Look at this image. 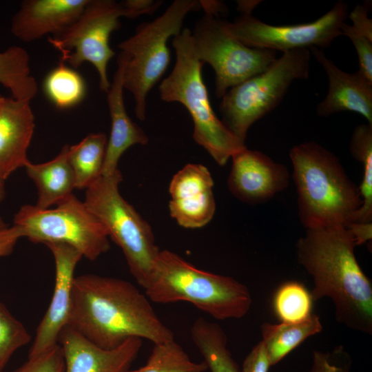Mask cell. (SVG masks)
Wrapping results in <instances>:
<instances>
[{
  "instance_id": "obj_42",
  "label": "cell",
  "mask_w": 372,
  "mask_h": 372,
  "mask_svg": "<svg viewBox=\"0 0 372 372\" xmlns=\"http://www.w3.org/2000/svg\"><path fill=\"white\" fill-rule=\"evenodd\" d=\"M9 227V225L5 222L3 218L0 216V229Z\"/></svg>"
},
{
  "instance_id": "obj_30",
  "label": "cell",
  "mask_w": 372,
  "mask_h": 372,
  "mask_svg": "<svg viewBox=\"0 0 372 372\" xmlns=\"http://www.w3.org/2000/svg\"><path fill=\"white\" fill-rule=\"evenodd\" d=\"M30 340L24 325L0 302V372H3L14 353Z\"/></svg>"
},
{
  "instance_id": "obj_3",
  "label": "cell",
  "mask_w": 372,
  "mask_h": 372,
  "mask_svg": "<svg viewBox=\"0 0 372 372\" xmlns=\"http://www.w3.org/2000/svg\"><path fill=\"white\" fill-rule=\"evenodd\" d=\"M300 220L306 229L347 227L362 205L357 186L338 158L314 141L289 151Z\"/></svg>"
},
{
  "instance_id": "obj_13",
  "label": "cell",
  "mask_w": 372,
  "mask_h": 372,
  "mask_svg": "<svg viewBox=\"0 0 372 372\" xmlns=\"http://www.w3.org/2000/svg\"><path fill=\"white\" fill-rule=\"evenodd\" d=\"M55 263V282L50 305L41 320L28 358L36 357L58 344L59 335L67 326L72 302L75 268L83 258L72 246L59 242L45 245Z\"/></svg>"
},
{
  "instance_id": "obj_38",
  "label": "cell",
  "mask_w": 372,
  "mask_h": 372,
  "mask_svg": "<svg viewBox=\"0 0 372 372\" xmlns=\"http://www.w3.org/2000/svg\"><path fill=\"white\" fill-rule=\"evenodd\" d=\"M353 233L357 246L361 245L372 238V223H353L347 227Z\"/></svg>"
},
{
  "instance_id": "obj_23",
  "label": "cell",
  "mask_w": 372,
  "mask_h": 372,
  "mask_svg": "<svg viewBox=\"0 0 372 372\" xmlns=\"http://www.w3.org/2000/svg\"><path fill=\"white\" fill-rule=\"evenodd\" d=\"M190 333L210 372H242L227 347L224 330L217 323L198 318Z\"/></svg>"
},
{
  "instance_id": "obj_10",
  "label": "cell",
  "mask_w": 372,
  "mask_h": 372,
  "mask_svg": "<svg viewBox=\"0 0 372 372\" xmlns=\"http://www.w3.org/2000/svg\"><path fill=\"white\" fill-rule=\"evenodd\" d=\"M194 49L215 72V94L222 98L231 87L267 70L277 59L275 51L253 48L233 36L226 20L205 14L191 30Z\"/></svg>"
},
{
  "instance_id": "obj_16",
  "label": "cell",
  "mask_w": 372,
  "mask_h": 372,
  "mask_svg": "<svg viewBox=\"0 0 372 372\" xmlns=\"http://www.w3.org/2000/svg\"><path fill=\"white\" fill-rule=\"evenodd\" d=\"M58 342L61 347L64 372H127L142 347L139 338H131L112 349L101 348L65 326Z\"/></svg>"
},
{
  "instance_id": "obj_4",
  "label": "cell",
  "mask_w": 372,
  "mask_h": 372,
  "mask_svg": "<svg viewBox=\"0 0 372 372\" xmlns=\"http://www.w3.org/2000/svg\"><path fill=\"white\" fill-rule=\"evenodd\" d=\"M144 289L153 302L185 301L220 320L244 317L252 304L245 285L200 269L169 250H160Z\"/></svg>"
},
{
  "instance_id": "obj_22",
  "label": "cell",
  "mask_w": 372,
  "mask_h": 372,
  "mask_svg": "<svg viewBox=\"0 0 372 372\" xmlns=\"http://www.w3.org/2000/svg\"><path fill=\"white\" fill-rule=\"evenodd\" d=\"M261 340L271 366L277 364L285 356L308 338L322 329L320 318L312 314L307 320L297 323L271 324L261 325Z\"/></svg>"
},
{
  "instance_id": "obj_7",
  "label": "cell",
  "mask_w": 372,
  "mask_h": 372,
  "mask_svg": "<svg viewBox=\"0 0 372 372\" xmlns=\"http://www.w3.org/2000/svg\"><path fill=\"white\" fill-rule=\"evenodd\" d=\"M122 180L119 169L101 176L85 189L83 202L121 249L130 273L145 288L160 249L150 225L121 195Z\"/></svg>"
},
{
  "instance_id": "obj_27",
  "label": "cell",
  "mask_w": 372,
  "mask_h": 372,
  "mask_svg": "<svg viewBox=\"0 0 372 372\" xmlns=\"http://www.w3.org/2000/svg\"><path fill=\"white\" fill-rule=\"evenodd\" d=\"M43 90L48 98L59 109L79 103L85 97L86 85L81 75L62 61L45 76Z\"/></svg>"
},
{
  "instance_id": "obj_36",
  "label": "cell",
  "mask_w": 372,
  "mask_h": 372,
  "mask_svg": "<svg viewBox=\"0 0 372 372\" xmlns=\"http://www.w3.org/2000/svg\"><path fill=\"white\" fill-rule=\"evenodd\" d=\"M353 24L352 27L358 33L372 41V20L368 17V8L357 5L348 14Z\"/></svg>"
},
{
  "instance_id": "obj_31",
  "label": "cell",
  "mask_w": 372,
  "mask_h": 372,
  "mask_svg": "<svg viewBox=\"0 0 372 372\" xmlns=\"http://www.w3.org/2000/svg\"><path fill=\"white\" fill-rule=\"evenodd\" d=\"M351 366L350 357L340 346L330 352L314 351L309 372H349Z\"/></svg>"
},
{
  "instance_id": "obj_14",
  "label": "cell",
  "mask_w": 372,
  "mask_h": 372,
  "mask_svg": "<svg viewBox=\"0 0 372 372\" xmlns=\"http://www.w3.org/2000/svg\"><path fill=\"white\" fill-rule=\"evenodd\" d=\"M231 159L228 188L243 203H265L289 185L287 168L260 151L246 147L234 154Z\"/></svg>"
},
{
  "instance_id": "obj_24",
  "label": "cell",
  "mask_w": 372,
  "mask_h": 372,
  "mask_svg": "<svg viewBox=\"0 0 372 372\" xmlns=\"http://www.w3.org/2000/svg\"><path fill=\"white\" fill-rule=\"evenodd\" d=\"M107 136L103 132L88 134L79 143L68 148V161L72 167L75 189H87L101 176Z\"/></svg>"
},
{
  "instance_id": "obj_6",
  "label": "cell",
  "mask_w": 372,
  "mask_h": 372,
  "mask_svg": "<svg viewBox=\"0 0 372 372\" xmlns=\"http://www.w3.org/2000/svg\"><path fill=\"white\" fill-rule=\"evenodd\" d=\"M200 8L199 1L175 0L161 15L141 23L133 35L118 44L123 88L133 95L138 120L145 119L147 94L170 62L168 40L181 32L187 14Z\"/></svg>"
},
{
  "instance_id": "obj_9",
  "label": "cell",
  "mask_w": 372,
  "mask_h": 372,
  "mask_svg": "<svg viewBox=\"0 0 372 372\" xmlns=\"http://www.w3.org/2000/svg\"><path fill=\"white\" fill-rule=\"evenodd\" d=\"M13 225L32 242L65 243L90 260L110 248L104 225L73 194L54 208L21 207L14 216Z\"/></svg>"
},
{
  "instance_id": "obj_28",
  "label": "cell",
  "mask_w": 372,
  "mask_h": 372,
  "mask_svg": "<svg viewBox=\"0 0 372 372\" xmlns=\"http://www.w3.org/2000/svg\"><path fill=\"white\" fill-rule=\"evenodd\" d=\"M313 298L304 285L287 281L280 285L273 298V309L280 322L297 323L312 313Z\"/></svg>"
},
{
  "instance_id": "obj_41",
  "label": "cell",
  "mask_w": 372,
  "mask_h": 372,
  "mask_svg": "<svg viewBox=\"0 0 372 372\" xmlns=\"http://www.w3.org/2000/svg\"><path fill=\"white\" fill-rule=\"evenodd\" d=\"M5 180L0 175V203L3 201L6 196Z\"/></svg>"
},
{
  "instance_id": "obj_35",
  "label": "cell",
  "mask_w": 372,
  "mask_h": 372,
  "mask_svg": "<svg viewBox=\"0 0 372 372\" xmlns=\"http://www.w3.org/2000/svg\"><path fill=\"white\" fill-rule=\"evenodd\" d=\"M162 1L126 0L121 3L125 17L134 19L140 15L152 14L162 4Z\"/></svg>"
},
{
  "instance_id": "obj_2",
  "label": "cell",
  "mask_w": 372,
  "mask_h": 372,
  "mask_svg": "<svg viewBox=\"0 0 372 372\" xmlns=\"http://www.w3.org/2000/svg\"><path fill=\"white\" fill-rule=\"evenodd\" d=\"M356 246L348 227L309 229L297 241V260L313 279V302L329 298L339 323L371 335L372 284L356 259Z\"/></svg>"
},
{
  "instance_id": "obj_12",
  "label": "cell",
  "mask_w": 372,
  "mask_h": 372,
  "mask_svg": "<svg viewBox=\"0 0 372 372\" xmlns=\"http://www.w3.org/2000/svg\"><path fill=\"white\" fill-rule=\"evenodd\" d=\"M348 14L347 3L338 1L329 12L310 23L273 25L251 14H241L232 22L226 21V26L233 36L248 47L284 53L329 47L342 35L341 26Z\"/></svg>"
},
{
  "instance_id": "obj_20",
  "label": "cell",
  "mask_w": 372,
  "mask_h": 372,
  "mask_svg": "<svg viewBox=\"0 0 372 372\" xmlns=\"http://www.w3.org/2000/svg\"><path fill=\"white\" fill-rule=\"evenodd\" d=\"M117 70L107 92L111 118V131L107 141L101 176H110L117 170L123 154L134 145H145L149 138L145 132L128 116L123 100V66L117 61Z\"/></svg>"
},
{
  "instance_id": "obj_37",
  "label": "cell",
  "mask_w": 372,
  "mask_h": 372,
  "mask_svg": "<svg viewBox=\"0 0 372 372\" xmlns=\"http://www.w3.org/2000/svg\"><path fill=\"white\" fill-rule=\"evenodd\" d=\"M21 237V231L14 225L0 229V257L10 254Z\"/></svg>"
},
{
  "instance_id": "obj_43",
  "label": "cell",
  "mask_w": 372,
  "mask_h": 372,
  "mask_svg": "<svg viewBox=\"0 0 372 372\" xmlns=\"http://www.w3.org/2000/svg\"><path fill=\"white\" fill-rule=\"evenodd\" d=\"M4 99V96L0 95V106Z\"/></svg>"
},
{
  "instance_id": "obj_5",
  "label": "cell",
  "mask_w": 372,
  "mask_h": 372,
  "mask_svg": "<svg viewBox=\"0 0 372 372\" xmlns=\"http://www.w3.org/2000/svg\"><path fill=\"white\" fill-rule=\"evenodd\" d=\"M176 63L160 84L161 99L181 103L194 123L193 138L220 166L247 147L224 124L210 103L202 76L203 63L196 56L191 30L186 28L173 37Z\"/></svg>"
},
{
  "instance_id": "obj_18",
  "label": "cell",
  "mask_w": 372,
  "mask_h": 372,
  "mask_svg": "<svg viewBox=\"0 0 372 372\" xmlns=\"http://www.w3.org/2000/svg\"><path fill=\"white\" fill-rule=\"evenodd\" d=\"M89 0H26L11 21L12 34L23 42L58 34L81 14Z\"/></svg>"
},
{
  "instance_id": "obj_17",
  "label": "cell",
  "mask_w": 372,
  "mask_h": 372,
  "mask_svg": "<svg viewBox=\"0 0 372 372\" xmlns=\"http://www.w3.org/2000/svg\"><path fill=\"white\" fill-rule=\"evenodd\" d=\"M322 66L329 79V90L324 99L319 103L316 112L319 116H328L343 111L361 114L372 125V81L359 70L346 72L318 48L309 49Z\"/></svg>"
},
{
  "instance_id": "obj_1",
  "label": "cell",
  "mask_w": 372,
  "mask_h": 372,
  "mask_svg": "<svg viewBox=\"0 0 372 372\" xmlns=\"http://www.w3.org/2000/svg\"><path fill=\"white\" fill-rule=\"evenodd\" d=\"M67 326L105 349H115L131 338L154 344L174 340L145 293L134 285L92 273L74 279Z\"/></svg>"
},
{
  "instance_id": "obj_8",
  "label": "cell",
  "mask_w": 372,
  "mask_h": 372,
  "mask_svg": "<svg viewBox=\"0 0 372 372\" xmlns=\"http://www.w3.org/2000/svg\"><path fill=\"white\" fill-rule=\"evenodd\" d=\"M310 60L308 49L284 52L262 72L229 89L219 105L222 121L245 143L249 127L281 103L292 82L308 78Z\"/></svg>"
},
{
  "instance_id": "obj_11",
  "label": "cell",
  "mask_w": 372,
  "mask_h": 372,
  "mask_svg": "<svg viewBox=\"0 0 372 372\" xmlns=\"http://www.w3.org/2000/svg\"><path fill=\"white\" fill-rule=\"evenodd\" d=\"M125 17L121 2L114 0H89L79 17L61 33L48 38L49 43L61 54V61L73 69L84 62L94 65L99 76L101 91L107 93L111 82L107 65L115 56L110 37L121 26Z\"/></svg>"
},
{
  "instance_id": "obj_19",
  "label": "cell",
  "mask_w": 372,
  "mask_h": 372,
  "mask_svg": "<svg viewBox=\"0 0 372 372\" xmlns=\"http://www.w3.org/2000/svg\"><path fill=\"white\" fill-rule=\"evenodd\" d=\"M34 127L30 102L4 97L0 106V175L5 180L28 163Z\"/></svg>"
},
{
  "instance_id": "obj_40",
  "label": "cell",
  "mask_w": 372,
  "mask_h": 372,
  "mask_svg": "<svg viewBox=\"0 0 372 372\" xmlns=\"http://www.w3.org/2000/svg\"><path fill=\"white\" fill-rule=\"evenodd\" d=\"M238 10L242 14H251V12L259 1H238Z\"/></svg>"
},
{
  "instance_id": "obj_39",
  "label": "cell",
  "mask_w": 372,
  "mask_h": 372,
  "mask_svg": "<svg viewBox=\"0 0 372 372\" xmlns=\"http://www.w3.org/2000/svg\"><path fill=\"white\" fill-rule=\"evenodd\" d=\"M199 3L200 8L204 10L205 14L220 17V14L227 13V8L221 1H199Z\"/></svg>"
},
{
  "instance_id": "obj_15",
  "label": "cell",
  "mask_w": 372,
  "mask_h": 372,
  "mask_svg": "<svg viewBox=\"0 0 372 372\" xmlns=\"http://www.w3.org/2000/svg\"><path fill=\"white\" fill-rule=\"evenodd\" d=\"M213 187V178L205 166L198 163L185 165L169 183L170 216L185 228L205 226L216 211Z\"/></svg>"
},
{
  "instance_id": "obj_32",
  "label": "cell",
  "mask_w": 372,
  "mask_h": 372,
  "mask_svg": "<svg viewBox=\"0 0 372 372\" xmlns=\"http://www.w3.org/2000/svg\"><path fill=\"white\" fill-rule=\"evenodd\" d=\"M65 362L61 347L56 344L43 353L28 358L13 372H64Z\"/></svg>"
},
{
  "instance_id": "obj_25",
  "label": "cell",
  "mask_w": 372,
  "mask_h": 372,
  "mask_svg": "<svg viewBox=\"0 0 372 372\" xmlns=\"http://www.w3.org/2000/svg\"><path fill=\"white\" fill-rule=\"evenodd\" d=\"M0 83L17 100L30 102L36 96L38 85L31 74L30 56L24 48L11 45L0 52Z\"/></svg>"
},
{
  "instance_id": "obj_33",
  "label": "cell",
  "mask_w": 372,
  "mask_h": 372,
  "mask_svg": "<svg viewBox=\"0 0 372 372\" xmlns=\"http://www.w3.org/2000/svg\"><path fill=\"white\" fill-rule=\"evenodd\" d=\"M342 35L353 44L359 61V70L372 81V41L358 33L351 25L344 23L341 26Z\"/></svg>"
},
{
  "instance_id": "obj_29",
  "label": "cell",
  "mask_w": 372,
  "mask_h": 372,
  "mask_svg": "<svg viewBox=\"0 0 372 372\" xmlns=\"http://www.w3.org/2000/svg\"><path fill=\"white\" fill-rule=\"evenodd\" d=\"M207 366L203 361L193 362L183 348L174 340L155 344L146 363L127 372H205Z\"/></svg>"
},
{
  "instance_id": "obj_21",
  "label": "cell",
  "mask_w": 372,
  "mask_h": 372,
  "mask_svg": "<svg viewBox=\"0 0 372 372\" xmlns=\"http://www.w3.org/2000/svg\"><path fill=\"white\" fill-rule=\"evenodd\" d=\"M68 145L63 146L59 154L50 161L33 163L29 161L24 167L37 189V207L50 208L72 194L75 180L68 161Z\"/></svg>"
},
{
  "instance_id": "obj_26",
  "label": "cell",
  "mask_w": 372,
  "mask_h": 372,
  "mask_svg": "<svg viewBox=\"0 0 372 372\" xmlns=\"http://www.w3.org/2000/svg\"><path fill=\"white\" fill-rule=\"evenodd\" d=\"M353 158L362 163L363 177L359 187L362 199L355 223L372 220V125L360 124L354 129L349 146Z\"/></svg>"
},
{
  "instance_id": "obj_34",
  "label": "cell",
  "mask_w": 372,
  "mask_h": 372,
  "mask_svg": "<svg viewBox=\"0 0 372 372\" xmlns=\"http://www.w3.org/2000/svg\"><path fill=\"white\" fill-rule=\"evenodd\" d=\"M271 366L262 341L255 345L244 360L242 372H268Z\"/></svg>"
}]
</instances>
